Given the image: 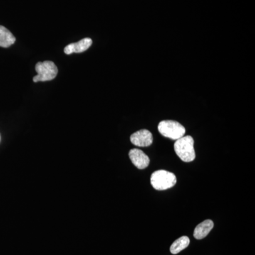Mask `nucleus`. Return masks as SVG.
Instances as JSON below:
<instances>
[{"mask_svg": "<svg viewBox=\"0 0 255 255\" xmlns=\"http://www.w3.org/2000/svg\"><path fill=\"white\" fill-rule=\"evenodd\" d=\"M194 138L186 135L178 139L174 142V149L178 157L185 162H190L196 158Z\"/></svg>", "mask_w": 255, "mask_h": 255, "instance_id": "1", "label": "nucleus"}, {"mask_svg": "<svg viewBox=\"0 0 255 255\" xmlns=\"http://www.w3.org/2000/svg\"><path fill=\"white\" fill-rule=\"evenodd\" d=\"M150 183L156 190H166L175 185L177 183V177L172 172L161 169L152 174Z\"/></svg>", "mask_w": 255, "mask_h": 255, "instance_id": "2", "label": "nucleus"}, {"mask_svg": "<svg viewBox=\"0 0 255 255\" xmlns=\"http://www.w3.org/2000/svg\"><path fill=\"white\" fill-rule=\"evenodd\" d=\"M158 130L164 137L175 140L184 136L186 132L185 128L182 124L172 120L161 122L158 125Z\"/></svg>", "mask_w": 255, "mask_h": 255, "instance_id": "3", "label": "nucleus"}, {"mask_svg": "<svg viewBox=\"0 0 255 255\" xmlns=\"http://www.w3.org/2000/svg\"><path fill=\"white\" fill-rule=\"evenodd\" d=\"M37 75L33 78V82H46L56 78L58 70L55 64L52 61L38 62L36 64Z\"/></svg>", "mask_w": 255, "mask_h": 255, "instance_id": "4", "label": "nucleus"}, {"mask_svg": "<svg viewBox=\"0 0 255 255\" xmlns=\"http://www.w3.org/2000/svg\"><path fill=\"white\" fill-rule=\"evenodd\" d=\"M130 141L137 147H148L152 145L153 137L150 131L146 129L134 132L130 136Z\"/></svg>", "mask_w": 255, "mask_h": 255, "instance_id": "5", "label": "nucleus"}, {"mask_svg": "<svg viewBox=\"0 0 255 255\" xmlns=\"http://www.w3.org/2000/svg\"><path fill=\"white\" fill-rule=\"evenodd\" d=\"M129 157L132 164L140 169H145L150 164V158L139 149H132L129 152Z\"/></svg>", "mask_w": 255, "mask_h": 255, "instance_id": "6", "label": "nucleus"}, {"mask_svg": "<svg viewBox=\"0 0 255 255\" xmlns=\"http://www.w3.org/2000/svg\"><path fill=\"white\" fill-rule=\"evenodd\" d=\"M92 44L91 38H83L81 41L77 42V43H70V44L68 45L64 49V52L67 55L82 53V52H85V50L89 49Z\"/></svg>", "mask_w": 255, "mask_h": 255, "instance_id": "7", "label": "nucleus"}, {"mask_svg": "<svg viewBox=\"0 0 255 255\" xmlns=\"http://www.w3.org/2000/svg\"><path fill=\"white\" fill-rule=\"evenodd\" d=\"M214 223L211 220H206L196 226L194 232V237L197 240L204 239L214 228Z\"/></svg>", "mask_w": 255, "mask_h": 255, "instance_id": "8", "label": "nucleus"}, {"mask_svg": "<svg viewBox=\"0 0 255 255\" xmlns=\"http://www.w3.org/2000/svg\"><path fill=\"white\" fill-rule=\"evenodd\" d=\"M16 41V38L4 26H0V47L8 48L14 44Z\"/></svg>", "mask_w": 255, "mask_h": 255, "instance_id": "9", "label": "nucleus"}, {"mask_svg": "<svg viewBox=\"0 0 255 255\" xmlns=\"http://www.w3.org/2000/svg\"><path fill=\"white\" fill-rule=\"evenodd\" d=\"M189 243H190V240L187 236H182L178 238L170 247L171 253L173 255L178 254L183 250L186 249L189 246Z\"/></svg>", "mask_w": 255, "mask_h": 255, "instance_id": "10", "label": "nucleus"}]
</instances>
